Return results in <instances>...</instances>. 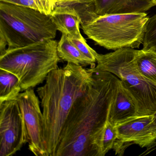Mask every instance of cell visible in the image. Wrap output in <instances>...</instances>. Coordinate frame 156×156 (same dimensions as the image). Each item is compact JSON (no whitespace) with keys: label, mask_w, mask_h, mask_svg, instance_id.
I'll use <instances>...</instances> for the list:
<instances>
[{"label":"cell","mask_w":156,"mask_h":156,"mask_svg":"<svg viewBox=\"0 0 156 156\" xmlns=\"http://www.w3.org/2000/svg\"><path fill=\"white\" fill-rule=\"evenodd\" d=\"M119 82L109 72L93 73L85 91L71 108L55 156H100L103 134Z\"/></svg>","instance_id":"cell-1"},{"label":"cell","mask_w":156,"mask_h":156,"mask_svg":"<svg viewBox=\"0 0 156 156\" xmlns=\"http://www.w3.org/2000/svg\"><path fill=\"white\" fill-rule=\"evenodd\" d=\"M93 73L82 66L67 63L51 71L37 92L42 108L45 156H55L62 130L76 99L85 91Z\"/></svg>","instance_id":"cell-2"},{"label":"cell","mask_w":156,"mask_h":156,"mask_svg":"<svg viewBox=\"0 0 156 156\" xmlns=\"http://www.w3.org/2000/svg\"><path fill=\"white\" fill-rule=\"evenodd\" d=\"M57 45L56 41L47 40L23 47L7 49L0 55V69L16 75L22 91L33 88L58 68L61 58L57 53Z\"/></svg>","instance_id":"cell-3"},{"label":"cell","mask_w":156,"mask_h":156,"mask_svg":"<svg viewBox=\"0 0 156 156\" xmlns=\"http://www.w3.org/2000/svg\"><path fill=\"white\" fill-rule=\"evenodd\" d=\"M135 50L123 48L106 54L98 55L92 73L104 71L115 75L136 102L139 115H153L156 111V83L144 77L134 60Z\"/></svg>","instance_id":"cell-4"},{"label":"cell","mask_w":156,"mask_h":156,"mask_svg":"<svg viewBox=\"0 0 156 156\" xmlns=\"http://www.w3.org/2000/svg\"><path fill=\"white\" fill-rule=\"evenodd\" d=\"M57 31L51 15L29 7L0 2V32L7 39L8 49L53 40Z\"/></svg>","instance_id":"cell-5"},{"label":"cell","mask_w":156,"mask_h":156,"mask_svg":"<svg viewBox=\"0 0 156 156\" xmlns=\"http://www.w3.org/2000/svg\"><path fill=\"white\" fill-rule=\"evenodd\" d=\"M149 18L146 12L98 15L81 29L96 44L108 50L139 48Z\"/></svg>","instance_id":"cell-6"},{"label":"cell","mask_w":156,"mask_h":156,"mask_svg":"<svg viewBox=\"0 0 156 156\" xmlns=\"http://www.w3.org/2000/svg\"><path fill=\"white\" fill-rule=\"evenodd\" d=\"M26 143V126L18 101L0 104V156H12Z\"/></svg>","instance_id":"cell-7"},{"label":"cell","mask_w":156,"mask_h":156,"mask_svg":"<svg viewBox=\"0 0 156 156\" xmlns=\"http://www.w3.org/2000/svg\"><path fill=\"white\" fill-rule=\"evenodd\" d=\"M115 126L117 138L113 149L116 155H123L125 150L132 144L148 147L156 141V125L153 115L136 116Z\"/></svg>","instance_id":"cell-8"},{"label":"cell","mask_w":156,"mask_h":156,"mask_svg":"<svg viewBox=\"0 0 156 156\" xmlns=\"http://www.w3.org/2000/svg\"><path fill=\"white\" fill-rule=\"evenodd\" d=\"M18 101L25 122L29 148L37 156H45L43 144V114L40 102L32 88L20 93Z\"/></svg>","instance_id":"cell-9"},{"label":"cell","mask_w":156,"mask_h":156,"mask_svg":"<svg viewBox=\"0 0 156 156\" xmlns=\"http://www.w3.org/2000/svg\"><path fill=\"white\" fill-rule=\"evenodd\" d=\"M137 115L138 109L136 100L119 80L116 94L110 109L108 121L116 126Z\"/></svg>","instance_id":"cell-10"},{"label":"cell","mask_w":156,"mask_h":156,"mask_svg":"<svg viewBox=\"0 0 156 156\" xmlns=\"http://www.w3.org/2000/svg\"><path fill=\"white\" fill-rule=\"evenodd\" d=\"M98 15L145 12L155 5L149 0H94Z\"/></svg>","instance_id":"cell-11"},{"label":"cell","mask_w":156,"mask_h":156,"mask_svg":"<svg viewBox=\"0 0 156 156\" xmlns=\"http://www.w3.org/2000/svg\"><path fill=\"white\" fill-rule=\"evenodd\" d=\"M50 15L57 30L62 34H65L69 39L83 38L80 32L81 20L79 16L57 5Z\"/></svg>","instance_id":"cell-12"},{"label":"cell","mask_w":156,"mask_h":156,"mask_svg":"<svg viewBox=\"0 0 156 156\" xmlns=\"http://www.w3.org/2000/svg\"><path fill=\"white\" fill-rule=\"evenodd\" d=\"M21 91L19 77L11 72L0 69V104L16 100Z\"/></svg>","instance_id":"cell-13"},{"label":"cell","mask_w":156,"mask_h":156,"mask_svg":"<svg viewBox=\"0 0 156 156\" xmlns=\"http://www.w3.org/2000/svg\"><path fill=\"white\" fill-rule=\"evenodd\" d=\"M57 51L61 59L67 63L82 66L91 65L89 61L81 54L65 34H62L58 43Z\"/></svg>","instance_id":"cell-14"},{"label":"cell","mask_w":156,"mask_h":156,"mask_svg":"<svg viewBox=\"0 0 156 156\" xmlns=\"http://www.w3.org/2000/svg\"><path fill=\"white\" fill-rule=\"evenodd\" d=\"M134 62L140 73L156 83V53L151 51L136 50Z\"/></svg>","instance_id":"cell-15"},{"label":"cell","mask_w":156,"mask_h":156,"mask_svg":"<svg viewBox=\"0 0 156 156\" xmlns=\"http://www.w3.org/2000/svg\"><path fill=\"white\" fill-rule=\"evenodd\" d=\"M142 44V50L156 53V14L147 22Z\"/></svg>","instance_id":"cell-16"},{"label":"cell","mask_w":156,"mask_h":156,"mask_svg":"<svg viewBox=\"0 0 156 156\" xmlns=\"http://www.w3.org/2000/svg\"><path fill=\"white\" fill-rule=\"evenodd\" d=\"M117 138V132L116 126L108 121L102 138L100 156H105L110 150L113 149Z\"/></svg>","instance_id":"cell-17"},{"label":"cell","mask_w":156,"mask_h":156,"mask_svg":"<svg viewBox=\"0 0 156 156\" xmlns=\"http://www.w3.org/2000/svg\"><path fill=\"white\" fill-rule=\"evenodd\" d=\"M69 39L81 54L89 61L91 64V68L95 67L98 53L88 45L84 37L81 39Z\"/></svg>","instance_id":"cell-18"},{"label":"cell","mask_w":156,"mask_h":156,"mask_svg":"<svg viewBox=\"0 0 156 156\" xmlns=\"http://www.w3.org/2000/svg\"><path fill=\"white\" fill-rule=\"evenodd\" d=\"M38 9L41 12L50 15L56 6L55 0H34Z\"/></svg>","instance_id":"cell-19"},{"label":"cell","mask_w":156,"mask_h":156,"mask_svg":"<svg viewBox=\"0 0 156 156\" xmlns=\"http://www.w3.org/2000/svg\"><path fill=\"white\" fill-rule=\"evenodd\" d=\"M0 2L10 3L17 6L29 7L39 10L34 0H0Z\"/></svg>","instance_id":"cell-20"},{"label":"cell","mask_w":156,"mask_h":156,"mask_svg":"<svg viewBox=\"0 0 156 156\" xmlns=\"http://www.w3.org/2000/svg\"><path fill=\"white\" fill-rule=\"evenodd\" d=\"M8 45L7 39L3 34L0 32V55H2L6 51V46Z\"/></svg>","instance_id":"cell-21"},{"label":"cell","mask_w":156,"mask_h":156,"mask_svg":"<svg viewBox=\"0 0 156 156\" xmlns=\"http://www.w3.org/2000/svg\"><path fill=\"white\" fill-rule=\"evenodd\" d=\"M91 0H58L56 3H63L68 2H83L89 1Z\"/></svg>","instance_id":"cell-22"},{"label":"cell","mask_w":156,"mask_h":156,"mask_svg":"<svg viewBox=\"0 0 156 156\" xmlns=\"http://www.w3.org/2000/svg\"><path fill=\"white\" fill-rule=\"evenodd\" d=\"M153 121L154 123L156 125V111L153 114Z\"/></svg>","instance_id":"cell-23"},{"label":"cell","mask_w":156,"mask_h":156,"mask_svg":"<svg viewBox=\"0 0 156 156\" xmlns=\"http://www.w3.org/2000/svg\"><path fill=\"white\" fill-rule=\"evenodd\" d=\"M149 1L152 2L155 6H156V0H149Z\"/></svg>","instance_id":"cell-24"},{"label":"cell","mask_w":156,"mask_h":156,"mask_svg":"<svg viewBox=\"0 0 156 156\" xmlns=\"http://www.w3.org/2000/svg\"><path fill=\"white\" fill-rule=\"evenodd\" d=\"M55 1H56V2H57V1H58V0H55Z\"/></svg>","instance_id":"cell-25"}]
</instances>
